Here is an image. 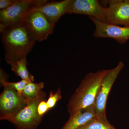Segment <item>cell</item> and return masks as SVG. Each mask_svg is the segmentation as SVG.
Segmentation results:
<instances>
[{
    "mask_svg": "<svg viewBox=\"0 0 129 129\" xmlns=\"http://www.w3.org/2000/svg\"><path fill=\"white\" fill-rule=\"evenodd\" d=\"M5 50V59L8 63L26 57L36 41L22 23L8 27L1 31Z\"/></svg>",
    "mask_w": 129,
    "mask_h": 129,
    "instance_id": "cell-1",
    "label": "cell"
},
{
    "mask_svg": "<svg viewBox=\"0 0 129 129\" xmlns=\"http://www.w3.org/2000/svg\"><path fill=\"white\" fill-rule=\"evenodd\" d=\"M109 70L103 69L86 75L70 99L68 104L70 115L94 104L98 88Z\"/></svg>",
    "mask_w": 129,
    "mask_h": 129,
    "instance_id": "cell-2",
    "label": "cell"
},
{
    "mask_svg": "<svg viewBox=\"0 0 129 129\" xmlns=\"http://www.w3.org/2000/svg\"><path fill=\"white\" fill-rule=\"evenodd\" d=\"M46 0H16L13 5L0 11V31L22 22L26 14L35 8L43 5Z\"/></svg>",
    "mask_w": 129,
    "mask_h": 129,
    "instance_id": "cell-3",
    "label": "cell"
},
{
    "mask_svg": "<svg viewBox=\"0 0 129 129\" xmlns=\"http://www.w3.org/2000/svg\"><path fill=\"white\" fill-rule=\"evenodd\" d=\"M46 93L42 91L35 98L27 102L26 106L16 115L7 118L18 129H36L40 124L42 118L37 112L40 102L46 99Z\"/></svg>",
    "mask_w": 129,
    "mask_h": 129,
    "instance_id": "cell-4",
    "label": "cell"
},
{
    "mask_svg": "<svg viewBox=\"0 0 129 129\" xmlns=\"http://www.w3.org/2000/svg\"><path fill=\"white\" fill-rule=\"evenodd\" d=\"M124 65L123 62L120 61L117 67L112 69H109V71L102 81L98 90L94 105L96 118L102 122L109 123L106 115L107 100L114 81Z\"/></svg>",
    "mask_w": 129,
    "mask_h": 129,
    "instance_id": "cell-5",
    "label": "cell"
},
{
    "mask_svg": "<svg viewBox=\"0 0 129 129\" xmlns=\"http://www.w3.org/2000/svg\"><path fill=\"white\" fill-rule=\"evenodd\" d=\"M34 9L26 14L22 23L35 41H43L53 33L55 25L48 21L42 13Z\"/></svg>",
    "mask_w": 129,
    "mask_h": 129,
    "instance_id": "cell-6",
    "label": "cell"
},
{
    "mask_svg": "<svg viewBox=\"0 0 129 129\" xmlns=\"http://www.w3.org/2000/svg\"><path fill=\"white\" fill-rule=\"evenodd\" d=\"M27 101L16 90L4 87L0 95V119L6 120L16 115L26 106Z\"/></svg>",
    "mask_w": 129,
    "mask_h": 129,
    "instance_id": "cell-7",
    "label": "cell"
},
{
    "mask_svg": "<svg viewBox=\"0 0 129 129\" xmlns=\"http://www.w3.org/2000/svg\"><path fill=\"white\" fill-rule=\"evenodd\" d=\"M89 17L95 25L94 37L111 38L121 44H124L129 40V27L113 25L93 17Z\"/></svg>",
    "mask_w": 129,
    "mask_h": 129,
    "instance_id": "cell-8",
    "label": "cell"
},
{
    "mask_svg": "<svg viewBox=\"0 0 129 129\" xmlns=\"http://www.w3.org/2000/svg\"><path fill=\"white\" fill-rule=\"evenodd\" d=\"M106 9L97 0H71L68 14L88 15L106 22Z\"/></svg>",
    "mask_w": 129,
    "mask_h": 129,
    "instance_id": "cell-9",
    "label": "cell"
},
{
    "mask_svg": "<svg viewBox=\"0 0 129 129\" xmlns=\"http://www.w3.org/2000/svg\"><path fill=\"white\" fill-rule=\"evenodd\" d=\"M108 3L106 9V22L129 27V0L110 1Z\"/></svg>",
    "mask_w": 129,
    "mask_h": 129,
    "instance_id": "cell-10",
    "label": "cell"
},
{
    "mask_svg": "<svg viewBox=\"0 0 129 129\" xmlns=\"http://www.w3.org/2000/svg\"><path fill=\"white\" fill-rule=\"evenodd\" d=\"M71 1L52 2L47 1L43 5L34 9L42 13L48 21L55 25L61 17L66 13L68 14Z\"/></svg>",
    "mask_w": 129,
    "mask_h": 129,
    "instance_id": "cell-11",
    "label": "cell"
},
{
    "mask_svg": "<svg viewBox=\"0 0 129 129\" xmlns=\"http://www.w3.org/2000/svg\"><path fill=\"white\" fill-rule=\"evenodd\" d=\"M95 118L96 115L93 104L70 115L69 119L61 129H78Z\"/></svg>",
    "mask_w": 129,
    "mask_h": 129,
    "instance_id": "cell-12",
    "label": "cell"
},
{
    "mask_svg": "<svg viewBox=\"0 0 129 129\" xmlns=\"http://www.w3.org/2000/svg\"><path fill=\"white\" fill-rule=\"evenodd\" d=\"M27 62L26 57L17 59L9 63L11 70L17 76L28 81L34 82V76L29 72L27 67Z\"/></svg>",
    "mask_w": 129,
    "mask_h": 129,
    "instance_id": "cell-13",
    "label": "cell"
},
{
    "mask_svg": "<svg viewBox=\"0 0 129 129\" xmlns=\"http://www.w3.org/2000/svg\"><path fill=\"white\" fill-rule=\"evenodd\" d=\"M44 87V83L43 82L39 83L28 82L25 86L22 95L27 102L37 96Z\"/></svg>",
    "mask_w": 129,
    "mask_h": 129,
    "instance_id": "cell-14",
    "label": "cell"
},
{
    "mask_svg": "<svg viewBox=\"0 0 129 129\" xmlns=\"http://www.w3.org/2000/svg\"><path fill=\"white\" fill-rule=\"evenodd\" d=\"M5 72L2 69H1V78L0 82L3 87L11 88L16 90L19 94L22 95V92L25 86L28 83V81L24 80L16 82H9L7 81L5 78Z\"/></svg>",
    "mask_w": 129,
    "mask_h": 129,
    "instance_id": "cell-15",
    "label": "cell"
},
{
    "mask_svg": "<svg viewBox=\"0 0 129 129\" xmlns=\"http://www.w3.org/2000/svg\"><path fill=\"white\" fill-rule=\"evenodd\" d=\"M78 129H117L109 123L102 122L95 118Z\"/></svg>",
    "mask_w": 129,
    "mask_h": 129,
    "instance_id": "cell-16",
    "label": "cell"
},
{
    "mask_svg": "<svg viewBox=\"0 0 129 129\" xmlns=\"http://www.w3.org/2000/svg\"><path fill=\"white\" fill-rule=\"evenodd\" d=\"M61 98V93L60 88H58L57 91L55 92H53L52 91H50L47 101L50 110L53 108L57 102Z\"/></svg>",
    "mask_w": 129,
    "mask_h": 129,
    "instance_id": "cell-17",
    "label": "cell"
},
{
    "mask_svg": "<svg viewBox=\"0 0 129 129\" xmlns=\"http://www.w3.org/2000/svg\"><path fill=\"white\" fill-rule=\"evenodd\" d=\"M50 110V109L47 101H46V99L42 101L39 104L37 107L38 114L40 117L42 118L44 115Z\"/></svg>",
    "mask_w": 129,
    "mask_h": 129,
    "instance_id": "cell-18",
    "label": "cell"
},
{
    "mask_svg": "<svg viewBox=\"0 0 129 129\" xmlns=\"http://www.w3.org/2000/svg\"><path fill=\"white\" fill-rule=\"evenodd\" d=\"M16 0H0L1 10L5 9L13 5Z\"/></svg>",
    "mask_w": 129,
    "mask_h": 129,
    "instance_id": "cell-19",
    "label": "cell"
}]
</instances>
